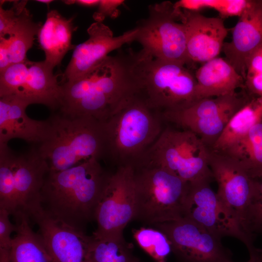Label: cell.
Segmentation results:
<instances>
[{"label":"cell","instance_id":"6da1fadb","mask_svg":"<svg viewBox=\"0 0 262 262\" xmlns=\"http://www.w3.org/2000/svg\"><path fill=\"white\" fill-rule=\"evenodd\" d=\"M145 57L142 49L137 52L131 49L120 50L108 55L82 77L60 83L61 114L104 122L140 93Z\"/></svg>","mask_w":262,"mask_h":262},{"label":"cell","instance_id":"7a4b0ae2","mask_svg":"<svg viewBox=\"0 0 262 262\" xmlns=\"http://www.w3.org/2000/svg\"><path fill=\"white\" fill-rule=\"evenodd\" d=\"M111 175L95 158L65 170L49 171L41 192V207L54 219L84 231L95 220Z\"/></svg>","mask_w":262,"mask_h":262},{"label":"cell","instance_id":"3957f363","mask_svg":"<svg viewBox=\"0 0 262 262\" xmlns=\"http://www.w3.org/2000/svg\"><path fill=\"white\" fill-rule=\"evenodd\" d=\"M163 121L161 113L139 94L102 122L106 153L118 166L135 169L164 129Z\"/></svg>","mask_w":262,"mask_h":262},{"label":"cell","instance_id":"277c9868","mask_svg":"<svg viewBox=\"0 0 262 262\" xmlns=\"http://www.w3.org/2000/svg\"><path fill=\"white\" fill-rule=\"evenodd\" d=\"M47 136L37 150L49 171L66 170L106 153L102 122L89 116H51Z\"/></svg>","mask_w":262,"mask_h":262},{"label":"cell","instance_id":"5b68a950","mask_svg":"<svg viewBox=\"0 0 262 262\" xmlns=\"http://www.w3.org/2000/svg\"><path fill=\"white\" fill-rule=\"evenodd\" d=\"M49 171L37 150L18 154L8 144H0V209L14 219L30 218L41 205V192Z\"/></svg>","mask_w":262,"mask_h":262},{"label":"cell","instance_id":"8992f818","mask_svg":"<svg viewBox=\"0 0 262 262\" xmlns=\"http://www.w3.org/2000/svg\"><path fill=\"white\" fill-rule=\"evenodd\" d=\"M209 152L193 132L167 127L143 155L135 169L161 167L188 183L212 180L208 164Z\"/></svg>","mask_w":262,"mask_h":262},{"label":"cell","instance_id":"52a82bcc","mask_svg":"<svg viewBox=\"0 0 262 262\" xmlns=\"http://www.w3.org/2000/svg\"><path fill=\"white\" fill-rule=\"evenodd\" d=\"M133 220L155 224L183 217L189 183L159 167L134 169Z\"/></svg>","mask_w":262,"mask_h":262},{"label":"cell","instance_id":"ba28073f","mask_svg":"<svg viewBox=\"0 0 262 262\" xmlns=\"http://www.w3.org/2000/svg\"><path fill=\"white\" fill-rule=\"evenodd\" d=\"M195 73L185 65L153 58L147 53L140 94L161 114L182 109L196 100Z\"/></svg>","mask_w":262,"mask_h":262},{"label":"cell","instance_id":"9c48e42d","mask_svg":"<svg viewBox=\"0 0 262 262\" xmlns=\"http://www.w3.org/2000/svg\"><path fill=\"white\" fill-rule=\"evenodd\" d=\"M180 11L169 1L149 5L148 16L135 27V41L154 58L189 66L185 27L177 21Z\"/></svg>","mask_w":262,"mask_h":262},{"label":"cell","instance_id":"30bf717a","mask_svg":"<svg viewBox=\"0 0 262 262\" xmlns=\"http://www.w3.org/2000/svg\"><path fill=\"white\" fill-rule=\"evenodd\" d=\"M241 90V93L196 100L182 109L161 114L162 117L193 132L211 149L231 117L248 100L250 95Z\"/></svg>","mask_w":262,"mask_h":262},{"label":"cell","instance_id":"8fae6325","mask_svg":"<svg viewBox=\"0 0 262 262\" xmlns=\"http://www.w3.org/2000/svg\"><path fill=\"white\" fill-rule=\"evenodd\" d=\"M211 179L189 183L183 217L202 226L218 237H235L246 247L254 238L242 229L234 214L211 188Z\"/></svg>","mask_w":262,"mask_h":262},{"label":"cell","instance_id":"7c38bea8","mask_svg":"<svg viewBox=\"0 0 262 262\" xmlns=\"http://www.w3.org/2000/svg\"><path fill=\"white\" fill-rule=\"evenodd\" d=\"M134 169L118 166L109 181L95 214L96 239L123 237V230L135 215Z\"/></svg>","mask_w":262,"mask_h":262},{"label":"cell","instance_id":"4fadbf2b","mask_svg":"<svg viewBox=\"0 0 262 262\" xmlns=\"http://www.w3.org/2000/svg\"><path fill=\"white\" fill-rule=\"evenodd\" d=\"M170 242L172 251L182 262H226L232 254L220 237L185 218L153 225Z\"/></svg>","mask_w":262,"mask_h":262},{"label":"cell","instance_id":"5bb4252c","mask_svg":"<svg viewBox=\"0 0 262 262\" xmlns=\"http://www.w3.org/2000/svg\"><path fill=\"white\" fill-rule=\"evenodd\" d=\"M30 219L38 226V233L53 262H91L92 235L54 219L41 206L32 213Z\"/></svg>","mask_w":262,"mask_h":262},{"label":"cell","instance_id":"9a60e30c","mask_svg":"<svg viewBox=\"0 0 262 262\" xmlns=\"http://www.w3.org/2000/svg\"><path fill=\"white\" fill-rule=\"evenodd\" d=\"M88 39L76 46L71 59L62 75L61 84L73 81L94 69L111 51L135 41V27L122 34L114 36L110 28L102 22H95L87 29Z\"/></svg>","mask_w":262,"mask_h":262},{"label":"cell","instance_id":"2e32d148","mask_svg":"<svg viewBox=\"0 0 262 262\" xmlns=\"http://www.w3.org/2000/svg\"><path fill=\"white\" fill-rule=\"evenodd\" d=\"M208 164L218 185L217 194L242 227L245 211L255 188L256 179L234 159L210 149Z\"/></svg>","mask_w":262,"mask_h":262},{"label":"cell","instance_id":"e0dca14e","mask_svg":"<svg viewBox=\"0 0 262 262\" xmlns=\"http://www.w3.org/2000/svg\"><path fill=\"white\" fill-rule=\"evenodd\" d=\"M180 20L185 27L187 52L191 63H204L218 57L228 33L223 18L181 10Z\"/></svg>","mask_w":262,"mask_h":262},{"label":"cell","instance_id":"ac0fdd59","mask_svg":"<svg viewBox=\"0 0 262 262\" xmlns=\"http://www.w3.org/2000/svg\"><path fill=\"white\" fill-rule=\"evenodd\" d=\"M262 45V5L261 0H249L222 50L225 59L244 79L250 56Z\"/></svg>","mask_w":262,"mask_h":262},{"label":"cell","instance_id":"d6986e66","mask_svg":"<svg viewBox=\"0 0 262 262\" xmlns=\"http://www.w3.org/2000/svg\"><path fill=\"white\" fill-rule=\"evenodd\" d=\"M30 104L15 96L0 98V144L14 138L41 144L46 138L49 119L37 120L29 117L26 110Z\"/></svg>","mask_w":262,"mask_h":262},{"label":"cell","instance_id":"ffe728a7","mask_svg":"<svg viewBox=\"0 0 262 262\" xmlns=\"http://www.w3.org/2000/svg\"><path fill=\"white\" fill-rule=\"evenodd\" d=\"M196 99L214 98L234 93L244 88V79L225 59L216 57L195 72Z\"/></svg>","mask_w":262,"mask_h":262},{"label":"cell","instance_id":"44dd1931","mask_svg":"<svg viewBox=\"0 0 262 262\" xmlns=\"http://www.w3.org/2000/svg\"><path fill=\"white\" fill-rule=\"evenodd\" d=\"M28 70L25 81L15 95L30 105L43 104L52 110L59 108L61 86L53 68L45 61H28Z\"/></svg>","mask_w":262,"mask_h":262},{"label":"cell","instance_id":"7402d4cb","mask_svg":"<svg viewBox=\"0 0 262 262\" xmlns=\"http://www.w3.org/2000/svg\"><path fill=\"white\" fill-rule=\"evenodd\" d=\"M74 18H66L58 11L51 10L38 32L37 39L45 53L44 61L53 68L61 64L69 50L76 47L71 43L72 34L77 29L73 23Z\"/></svg>","mask_w":262,"mask_h":262},{"label":"cell","instance_id":"603a6c76","mask_svg":"<svg viewBox=\"0 0 262 262\" xmlns=\"http://www.w3.org/2000/svg\"><path fill=\"white\" fill-rule=\"evenodd\" d=\"M16 226L9 249L10 262H53L40 235L23 215L15 219Z\"/></svg>","mask_w":262,"mask_h":262},{"label":"cell","instance_id":"cb8c5ba5","mask_svg":"<svg viewBox=\"0 0 262 262\" xmlns=\"http://www.w3.org/2000/svg\"><path fill=\"white\" fill-rule=\"evenodd\" d=\"M262 120V98L250 96L246 103L230 119L210 150L223 153Z\"/></svg>","mask_w":262,"mask_h":262},{"label":"cell","instance_id":"d4e9b609","mask_svg":"<svg viewBox=\"0 0 262 262\" xmlns=\"http://www.w3.org/2000/svg\"><path fill=\"white\" fill-rule=\"evenodd\" d=\"M221 153L236 160L252 178L262 176V120Z\"/></svg>","mask_w":262,"mask_h":262},{"label":"cell","instance_id":"484cf974","mask_svg":"<svg viewBox=\"0 0 262 262\" xmlns=\"http://www.w3.org/2000/svg\"><path fill=\"white\" fill-rule=\"evenodd\" d=\"M41 22H34L33 16L26 7L18 18L10 39V64L24 62L27 60V53L33 44L42 26Z\"/></svg>","mask_w":262,"mask_h":262},{"label":"cell","instance_id":"4316f807","mask_svg":"<svg viewBox=\"0 0 262 262\" xmlns=\"http://www.w3.org/2000/svg\"><path fill=\"white\" fill-rule=\"evenodd\" d=\"M90 254L91 262H139L124 236L102 239L93 236Z\"/></svg>","mask_w":262,"mask_h":262},{"label":"cell","instance_id":"83f0119b","mask_svg":"<svg viewBox=\"0 0 262 262\" xmlns=\"http://www.w3.org/2000/svg\"><path fill=\"white\" fill-rule=\"evenodd\" d=\"M133 234L138 245L155 262H166L172 251L170 242L163 232L156 228L141 227L134 229Z\"/></svg>","mask_w":262,"mask_h":262},{"label":"cell","instance_id":"f1b7e54d","mask_svg":"<svg viewBox=\"0 0 262 262\" xmlns=\"http://www.w3.org/2000/svg\"><path fill=\"white\" fill-rule=\"evenodd\" d=\"M249 0H180L174 3L177 9L199 12L204 9H212L224 18L238 16L243 13Z\"/></svg>","mask_w":262,"mask_h":262},{"label":"cell","instance_id":"f546056e","mask_svg":"<svg viewBox=\"0 0 262 262\" xmlns=\"http://www.w3.org/2000/svg\"><path fill=\"white\" fill-rule=\"evenodd\" d=\"M255 179V188L242 222L245 232L254 238L256 234L262 235V176Z\"/></svg>","mask_w":262,"mask_h":262},{"label":"cell","instance_id":"4dcf8cb0","mask_svg":"<svg viewBox=\"0 0 262 262\" xmlns=\"http://www.w3.org/2000/svg\"><path fill=\"white\" fill-rule=\"evenodd\" d=\"M28 61L11 64L0 72V97L14 95L20 90L27 75Z\"/></svg>","mask_w":262,"mask_h":262},{"label":"cell","instance_id":"1f68e13d","mask_svg":"<svg viewBox=\"0 0 262 262\" xmlns=\"http://www.w3.org/2000/svg\"><path fill=\"white\" fill-rule=\"evenodd\" d=\"M243 89L250 95L262 98V45L247 62Z\"/></svg>","mask_w":262,"mask_h":262},{"label":"cell","instance_id":"d6a6232c","mask_svg":"<svg viewBox=\"0 0 262 262\" xmlns=\"http://www.w3.org/2000/svg\"><path fill=\"white\" fill-rule=\"evenodd\" d=\"M5 0L0 1V38L11 36L20 14L26 7L27 0H14L12 6L4 9Z\"/></svg>","mask_w":262,"mask_h":262},{"label":"cell","instance_id":"836d02e7","mask_svg":"<svg viewBox=\"0 0 262 262\" xmlns=\"http://www.w3.org/2000/svg\"><path fill=\"white\" fill-rule=\"evenodd\" d=\"M10 214L6 210L0 209V248L10 249L13 237L16 229V225L10 220Z\"/></svg>","mask_w":262,"mask_h":262},{"label":"cell","instance_id":"e575fe53","mask_svg":"<svg viewBox=\"0 0 262 262\" xmlns=\"http://www.w3.org/2000/svg\"><path fill=\"white\" fill-rule=\"evenodd\" d=\"M123 0H100L98 9L93 17L96 22H102L106 17L115 18L119 15L118 8L124 2Z\"/></svg>","mask_w":262,"mask_h":262},{"label":"cell","instance_id":"d590c367","mask_svg":"<svg viewBox=\"0 0 262 262\" xmlns=\"http://www.w3.org/2000/svg\"><path fill=\"white\" fill-rule=\"evenodd\" d=\"M9 37L0 38V72L11 65L9 59Z\"/></svg>","mask_w":262,"mask_h":262},{"label":"cell","instance_id":"8d00e7d4","mask_svg":"<svg viewBox=\"0 0 262 262\" xmlns=\"http://www.w3.org/2000/svg\"><path fill=\"white\" fill-rule=\"evenodd\" d=\"M247 248L249 254V259L246 262H262V249L255 247L252 245ZM226 262H233L231 260Z\"/></svg>","mask_w":262,"mask_h":262},{"label":"cell","instance_id":"74e56055","mask_svg":"<svg viewBox=\"0 0 262 262\" xmlns=\"http://www.w3.org/2000/svg\"><path fill=\"white\" fill-rule=\"evenodd\" d=\"M99 1L100 0H68L63 1L66 4H77L83 7H93L98 6Z\"/></svg>","mask_w":262,"mask_h":262},{"label":"cell","instance_id":"f35d334b","mask_svg":"<svg viewBox=\"0 0 262 262\" xmlns=\"http://www.w3.org/2000/svg\"><path fill=\"white\" fill-rule=\"evenodd\" d=\"M0 262H10L9 249L0 248Z\"/></svg>","mask_w":262,"mask_h":262},{"label":"cell","instance_id":"ab89813d","mask_svg":"<svg viewBox=\"0 0 262 262\" xmlns=\"http://www.w3.org/2000/svg\"><path fill=\"white\" fill-rule=\"evenodd\" d=\"M37 2H39L40 3H43L46 4L49 7L50 3L53 1V0H36Z\"/></svg>","mask_w":262,"mask_h":262},{"label":"cell","instance_id":"60d3db41","mask_svg":"<svg viewBox=\"0 0 262 262\" xmlns=\"http://www.w3.org/2000/svg\"><path fill=\"white\" fill-rule=\"evenodd\" d=\"M261 1L262 5V0H261Z\"/></svg>","mask_w":262,"mask_h":262}]
</instances>
